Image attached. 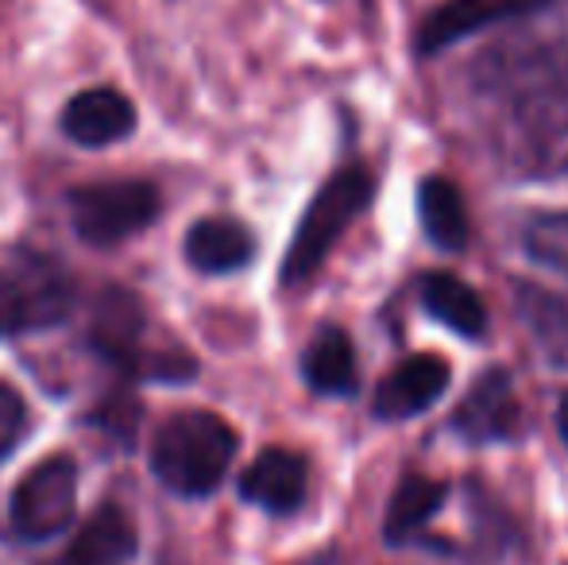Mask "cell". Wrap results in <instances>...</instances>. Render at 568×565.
I'll list each match as a JSON object with an SVG mask.
<instances>
[{"label":"cell","instance_id":"1","mask_svg":"<svg viewBox=\"0 0 568 565\" xmlns=\"http://www.w3.org/2000/svg\"><path fill=\"white\" fill-rule=\"evenodd\" d=\"M236 430L213 411H179L155 430L151 442V473L174 496L202 500L221 488L232 457Z\"/></svg>","mask_w":568,"mask_h":565},{"label":"cell","instance_id":"2","mask_svg":"<svg viewBox=\"0 0 568 565\" xmlns=\"http://www.w3.org/2000/svg\"><path fill=\"white\" fill-rule=\"evenodd\" d=\"M148 337V310L135 299L132 291H109L98 294L93 302V325H90V341L105 361H113L116 369L132 372V376H148V380H190L194 376V356L182 353L174 345H155Z\"/></svg>","mask_w":568,"mask_h":565},{"label":"cell","instance_id":"3","mask_svg":"<svg viewBox=\"0 0 568 565\" xmlns=\"http://www.w3.org/2000/svg\"><path fill=\"white\" fill-rule=\"evenodd\" d=\"M372 202V174L364 167H344L333 174L317 198L306 205L298 229L291 236V249L283 260V286H298L314 280V272L325 264V256L333 252V244L344 236V229L364 213V205Z\"/></svg>","mask_w":568,"mask_h":565},{"label":"cell","instance_id":"4","mask_svg":"<svg viewBox=\"0 0 568 565\" xmlns=\"http://www.w3.org/2000/svg\"><path fill=\"white\" fill-rule=\"evenodd\" d=\"M74 310V283L54 260L31 249L0 256V337L51 330Z\"/></svg>","mask_w":568,"mask_h":565},{"label":"cell","instance_id":"5","mask_svg":"<svg viewBox=\"0 0 568 565\" xmlns=\"http://www.w3.org/2000/svg\"><path fill=\"white\" fill-rule=\"evenodd\" d=\"M507 163L530 179H561L568 174V85L518 93L510 109L507 137H503Z\"/></svg>","mask_w":568,"mask_h":565},{"label":"cell","instance_id":"6","mask_svg":"<svg viewBox=\"0 0 568 565\" xmlns=\"http://www.w3.org/2000/svg\"><path fill=\"white\" fill-rule=\"evenodd\" d=\"M70 225L93 249H113L128 236L143 233L159 218V190L143 179L93 182V186L70 190Z\"/></svg>","mask_w":568,"mask_h":565},{"label":"cell","instance_id":"7","mask_svg":"<svg viewBox=\"0 0 568 565\" xmlns=\"http://www.w3.org/2000/svg\"><path fill=\"white\" fill-rule=\"evenodd\" d=\"M78 512V465L67 453L43 457L12 492L8 523L28 543H47L62 535Z\"/></svg>","mask_w":568,"mask_h":565},{"label":"cell","instance_id":"8","mask_svg":"<svg viewBox=\"0 0 568 565\" xmlns=\"http://www.w3.org/2000/svg\"><path fill=\"white\" fill-rule=\"evenodd\" d=\"M549 4L554 0H449V4L426 16V23L418 31V51H445V47L460 43V39L476 36V31L495 28V23L526 20V16L541 12Z\"/></svg>","mask_w":568,"mask_h":565},{"label":"cell","instance_id":"9","mask_svg":"<svg viewBox=\"0 0 568 565\" xmlns=\"http://www.w3.org/2000/svg\"><path fill=\"white\" fill-rule=\"evenodd\" d=\"M453 426L460 430L468 442H507L523 426V407H518L515 380L503 369H491L471 384V392L464 395V403L456 407Z\"/></svg>","mask_w":568,"mask_h":565},{"label":"cell","instance_id":"10","mask_svg":"<svg viewBox=\"0 0 568 565\" xmlns=\"http://www.w3.org/2000/svg\"><path fill=\"white\" fill-rule=\"evenodd\" d=\"M449 361L434 353H418L406 356L395 372L379 384L375 392V418L383 423H403V418H414L422 411H429L449 387Z\"/></svg>","mask_w":568,"mask_h":565},{"label":"cell","instance_id":"11","mask_svg":"<svg viewBox=\"0 0 568 565\" xmlns=\"http://www.w3.org/2000/svg\"><path fill=\"white\" fill-rule=\"evenodd\" d=\"M310 492V465L294 450H263L240 476V496L271 515H291Z\"/></svg>","mask_w":568,"mask_h":565},{"label":"cell","instance_id":"12","mask_svg":"<svg viewBox=\"0 0 568 565\" xmlns=\"http://www.w3.org/2000/svg\"><path fill=\"white\" fill-rule=\"evenodd\" d=\"M132 129H135V105L120 90H113V85L82 90L62 109V132L78 148H109V143L132 137Z\"/></svg>","mask_w":568,"mask_h":565},{"label":"cell","instance_id":"13","mask_svg":"<svg viewBox=\"0 0 568 565\" xmlns=\"http://www.w3.org/2000/svg\"><path fill=\"white\" fill-rule=\"evenodd\" d=\"M135 551H140V535L132 515L120 504H101L62 554V565H132Z\"/></svg>","mask_w":568,"mask_h":565},{"label":"cell","instance_id":"14","mask_svg":"<svg viewBox=\"0 0 568 565\" xmlns=\"http://www.w3.org/2000/svg\"><path fill=\"white\" fill-rule=\"evenodd\" d=\"M186 264L194 268L197 275H229V272H240L247 268L255 252V241L247 233V225L232 218H205L197 225H190L186 233Z\"/></svg>","mask_w":568,"mask_h":565},{"label":"cell","instance_id":"15","mask_svg":"<svg viewBox=\"0 0 568 565\" xmlns=\"http://www.w3.org/2000/svg\"><path fill=\"white\" fill-rule=\"evenodd\" d=\"M302 376L317 395L341 400V395L356 392V349H352L348 333L337 325H322L302 353Z\"/></svg>","mask_w":568,"mask_h":565},{"label":"cell","instance_id":"16","mask_svg":"<svg viewBox=\"0 0 568 565\" xmlns=\"http://www.w3.org/2000/svg\"><path fill=\"white\" fill-rule=\"evenodd\" d=\"M422 306L429 310V317H437L442 325H449L460 337H484L487 333V310L484 299L471 291L468 283H460L449 272H429L418 286Z\"/></svg>","mask_w":568,"mask_h":565},{"label":"cell","instance_id":"17","mask_svg":"<svg viewBox=\"0 0 568 565\" xmlns=\"http://www.w3.org/2000/svg\"><path fill=\"white\" fill-rule=\"evenodd\" d=\"M418 210H422V229H426L437 249L456 252L468 244V205H464L460 190L449 179L429 174L418 190Z\"/></svg>","mask_w":568,"mask_h":565},{"label":"cell","instance_id":"18","mask_svg":"<svg viewBox=\"0 0 568 565\" xmlns=\"http://www.w3.org/2000/svg\"><path fill=\"white\" fill-rule=\"evenodd\" d=\"M445 504V484L429 481V476H406L395 488L387 507V523H383V535H387L390 546L410 543Z\"/></svg>","mask_w":568,"mask_h":565},{"label":"cell","instance_id":"19","mask_svg":"<svg viewBox=\"0 0 568 565\" xmlns=\"http://www.w3.org/2000/svg\"><path fill=\"white\" fill-rule=\"evenodd\" d=\"M518 314L530 325L538 345L557 364H568V302H561L549 291H538V286H523L518 291Z\"/></svg>","mask_w":568,"mask_h":565},{"label":"cell","instance_id":"20","mask_svg":"<svg viewBox=\"0 0 568 565\" xmlns=\"http://www.w3.org/2000/svg\"><path fill=\"white\" fill-rule=\"evenodd\" d=\"M523 244L534 264H541L546 272L568 280V210L538 213L534 221H526Z\"/></svg>","mask_w":568,"mask_h":565},{"label":"cell","instance_id":"21","mask_svg":"<svg viewBox=\"0 0 568 565\" xmlns=\"http://www.w3.org/2000/svg\"><path fill=\"white\" fill-rule=\"evenodd\" d=\"M23 430H28V403L12 384L0 380V461L20 445Z\"/></svg>","mask_w":568,"mask_h":565},{"label":"cell","instance_id":"22","mask_svg":"<svg viewBox=\"0 0 568 565\" xmlns=\"http://www.w3.org/2000/svg\"><path fill=\"white\" fill-rule=\"evenodd\" d=\"M557 430H561V437L568 442V395L561 400V407H557Z\"/></svg>","mask_w":568,"mask_h":565}]
</instances>
